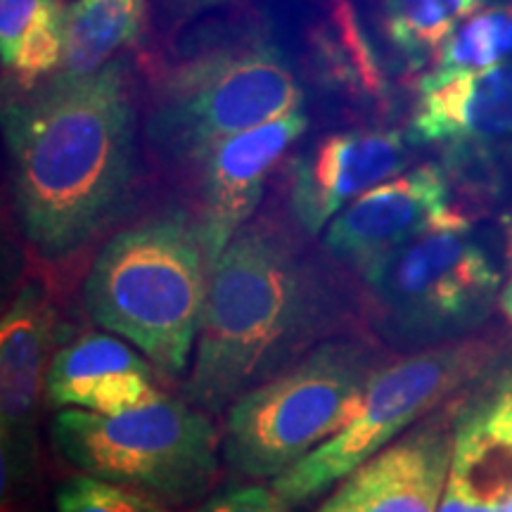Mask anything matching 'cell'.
Returning <instances> with one entry per match:
<instances>
[{
  "label": "cell",
  "instance_id": "6da1fadb",
  "mask_svg": "<svg viewBox=\"0 0 512 512\" xmlns=\"http://www.w3.org/2000/svg\"><path fill=\"white\" fill-rule=\"evenodd\" d=\"M133 126L121 60L91 74L57 72L5 105L19 226L43 259L79 252L124 202Z\"/></svg>",
  "mask_w": 512,
  "mask_h": 512
},
{
  "label": "cell",
  "instance_id": "7a4b0ae2",
  "mask_svg": "<svg viewBox=\"0 0 512 512\" xmlns=\"http://www.w3.org/2000/svg\"><path fill=\"white\" fill-rule=\"evenodd\" d=\"M335 320V306L294 242L264 221L247 223L211 271L183 399L209 415L228 411L330 339Z\"/></svg>",
  "mask_w": 512,
  "mask_h": 512
},
{
  "label": "cell",
  "instance_id": "3957f363",
  "mask_svg": "<svg viewBox=\"0 0 512 512\" xmlns=\"http://www.w3.org/2000/svg\"><path fill=\"white\" fill-rule=\"evenodd\" d=\"M209 280L200 226L169 211L107 240L83 283V306L95 325L131 342L157 373L176 380L190 373Z\"/></svg>",
  "mask_w": 512,
  "mask_h": 512
},
{
  "label": "cell",
  "instance_id": "277c9868",
  "mask_svg": "<svg viewBox=\"0 0 512 512\" xmlns=\"http://www.w3.org/2000/svg\"><path fill=\"white\" fill-rule=\"evenodd\" d=\"M387 358L373 342L339 335L230 403L221 453L230 475L273 482L335 437Z\"/></svg>",
  "mask_w": 512,
  "mask_h": 512
},
{
  "label": "cell",
  "instance_id": "5b68a950",
  "mask_svg": "<svg viewBox=\"0 0 512 512\" xmlns=\"http://www.w3.org/2000/svg\"><path fill=\"white\" fill-rule=\"evenodd\" d=\"M50 434L57 453L81 475L169 508L200 501L219 472V432L209 413L166 394L121 415L64 408L50 422Z\"/></svg>",
  "mask_w": 512,
  "mask_h": 512
},
{
  "label": "cell",
  "instance_id": "8992f818",
  "mask_svg": "<svg viewBox=\"0 0 512 512\" xmlns=\"http://www.w3.org/2000/svg\"><path fill=\"white\" fill-rule=\"evenodd\" d=\"M363 278L370 325L403 354L467 339L501 290V271L467 216L408 242Z\"/></svg>",
  "mask_w": 512,
  "mask_h": 512
},
{
  "label": "cell",
  "instance_id": "52a82bcc",
  "mask_svg": "<svg viewBox=\"0 0 512 512\" xmlns=\"http://www.w3.org/2000/svg\"><path fill=\"white\" fill-rule=\"evenodd\" d=\"M290 62L266 41H242L190 57L164 76L147 117V138L174 159L202 162L249 128L302 112Z\"/></svg>",
  "mask_w": 512,
  "mask_h": 512
},
{
  "label": "cell",
  "instance_id": "ba28073f",
  "mask_svg": "<svg viewBox=\"0 0 512 512\" xmlns=\"http://www.w3.org/2000/svg\"><path fill=\"white\" fill-rule=\"evenodd\" d=\"M496 358L494 344L484 339H460L441 347L406 354L401 361L377 370L358 403L354 418L335 437L309 453L271 486L290 508L347 479L351 472L380 456L415 422L427 418L446 399L477 380Z\"/></svg>",
  "mask_w": 512,
  "mask_h": 512
},
{
  "label": "cell",
  "instance_id": "9c48e42d",
  "mask_svg": "<svg viewBox=\"0 0 512 512\" xmlns=\"http://www.w3.org/2000/svg\"><path fill=\"white\" fill-rule=\"evenodd\" d=\"M57 313L48 287L27 280L0 323V453L3 491L29 484L36 472V422L53 363Z\"/></svg>",
  "mask_w": 512,
  "mask_h": 512
},
{
  "label": "cell",
  "instance_id": "30bf717a",
  "mask_svg": "<svg viewBox=\"0 0 512 512\" xmlns=\"http://www.w3.org/2000/svg\"><path fill=\"white\" fill-rule=\"evenodd\" d=\"M451 185L437 164L389 178L339 211L325 228L323 245L335 259L366 275L380 261L432 228L460 219Z\"/></svg>",
  "mask_w": 512,
  "mask_h": 512
},
{
  "label": "cell",
  "instance_id": "8fae6325",
  "mask_svg": "<svg viewBox=\"0 0 512 512\" xmlns=\"http://www.w3.org/2000/svg\"><path fill=\"white\" fill-rule=\"evenodd\" d=\"M408 145L399 131L332 133L294 162L290 207L306 235H318L339 211L389 178L403 174Z\"/></svg>",
  "mask_w": 512,
  "mask_h": 512
},
{
  "label": "cell",
  "instance_id": "7c38bea8",
  "mask_svg": "<svg viewBox=\"0 0 512 512\" xmlns=\"http://www.w3.org/2000/svg\"><path fill=\"white\" fill-rule=\"evenodd\" d=\"M451 411L422 420L351 472L316 512H439L453 451Z\"/></svg>",
  "mask_w": 512,
  "mask_h": 512
},
{
  "label": "cell",
  "instance_id": "4fadbf2b",
  "mask_svg": "<svg viewBox=\"0 0 512 512\" xmlns=\"http://www.w3.org/2000/svg\"><path fill=\"white\" fill-rule=\"evenodd\" d=\"M306 126V114L292 112L226 138L202 159V211L197 226L211 271L228 242L252 219L268 176Z\"/></svg>",
  "mask_w": 512,
  "mask_h": 512
},
{
  "label": "cell",
  "instance_id": "5bb4252c",
  "mask_svg": "<svg viewBox=\"0 0 512 512\" xmlns=\"http://www.w3.org/2000/svg\"><path fill=\"white\" fill-rule=\"evenodd\" d=\"M413 143L446 145L453 159L512 145V62L484 72L420 79Z\"/></svg>",
  "mask_w": 512,
  "mask_h": 512
},
{
  "label": "cell",
  "instance_id": "9a60e30c",
  "mask_svg": "<svg viewBox=\"0 0 512 512\" xmlns=\"http://www.w3.org/2000/svg\"><path fill=\"white\" fill-rule=\"evenodd\" d=\"M439 512H512V377L456 415Z\"/></svg>",
  "mask_w": 512,
  "mask_h": 512
},
{
  "label": "cell",
  "instance_id": "2e32d148",
  "mask_svg": "<svg viewBox=\"0 0 512 512\" xmlns=\"http://www.w3.org/2000/svg\"><path fill=\"white\" fill-rule=\"evenodd\" d=\"M157 368L117 335L88 332L55 351L46 401L53 408L121 415L162 396Z\"/></svg>",
  "mask_w": 512,
  "mask_h": 512
},
{
  "label": "cell",
  "instance_id": "e0dca14e",
  "mask_svg": "<svg viewBox=\"0 0 512 512\" xmlns=\"http://www.w3.org/2000/svg\"><path fill=\"white\" fill-rule=\"evenodd\" d=\"M147 0H74L67 8L60 72L91 74L138 41Z\"/></svg>",
  "mask_w": 512,
  "mask_h": 512
},
{
  "label": "cell",
  "instance_id": "ac0fdd59",
  "mask_svg": "<svg viewBox=\"0 0 512 512\" xmlns=\"http://www.w3.org/2000/svg\"><path fill=\"white\" fill-rule=\"evenodd\" d=\"M512 62V3L489 5L446 38L420 79L484 72Z\"/></svg>",
  "mask_w": 512,
  "mask_h": 512
},
{
  "label": "cell",
  "instance_id": "d6986e66",
  "mask_svg": "<svg viewBox=\"0 0 512 512\" xmlns=\"http://www.w3.org/2000/svg\"><path fill=\"white\" fill-rule=\"evenodd\" d=\"M489 0H384L382 27L401 55L427 60Z\"/></svg>",
  "mask_w": 512,
  "mask_h": 512
},
{
  "label": "cell",
  "instance_id": "ffe728a7",
  "mask_svg": "<svg viewBox=\"0 0 512 512\" xmlns=\"http://www.w3.org/2000/svg\"><path fill=\"white\" fill-rule=\"evenodd\" d=\"M64 29H67V5L62 0H43L36 22L31 24L27 38L10 74L27 91L36 86L43 76L60 72L64 60Z\"/></svg>",
  "mask_w": 512,
  "mask_h": 512
},
{
  "label": "cell",
  "instance_id": "44dd1931",
  "mask_svg": "<svg viewBox=\"0 0 512 512\" xmlns=\"http://www.w3.org/2000/svg\"><path fill=\"white\" fill-rule=\"evenodd\" d=\"M55 512H176L155 498L91 475L67 477L55 489Z\"/></svg>",
  "mask_w": 512,
  "mask_h": 512
},
{
  "label": "cell",
  "instance_id": "7402d4cb",
  "mask_svg": "<svg viewBox=\"0 0 512 512\" xmlns=\"http://www.w3.org/2000/svg\"><path fill=\"white\" fill-rule=\"evenodd\" d=\"M41 8L43 0H0V60L5 72H10L15 64L19 48Z\"/></svg>",
  "mask_w": 512,
  "mask_h": 512
},
{
  "label": "cell",
  "instance_id": "603a6c76",
  "mask_svg": "<svg viewBox=\"0 0 512 512\" xmlns=\"http://www.w3.org/2000/svg\"><path fill=\"white\" fill-rule=\"evenodd\" d=\"M200 512H292L271 484H238L209 498Z\"/></svg>",
  "mask_w": 512,
  "mask_h": 512
},
{
  "label": "cell",
  "instance_id": "cb8c5ba5",
  "mask_svg": "<svg viewBox=\"0 0 512 512\" xmlns=\"http://www.w3.org/2000/svg\"><path fill=\"white\" fill-rule=\"evenodd\" d=\"M235 3V0H155L159 19L166 24H183L190 19L204 15V12L223 8V5Z\"/></svg>",
  "mask_w": 512,
  "mask_h": 512
},
{
  "label": "cell",
  "instance_id": "d4e9b609",
  "mask_svg": "<svg viewBox=\"0 0 512 512\" xmlns=\"http://www.w3.org/2000/svg\"><path fill=\"white\" fill-rule=\"evenodd\" d=\"M501 306L512 325V242H510V275H508V283H505V287L501 290Z\"/></svg>",
  "mask_w": 512,
  "mask_h": 512
},
{
  "label": "cell",
  "instance_id": "484cf974",
  "mask_svg": "<svg viewBox=\"0 0 512 512\" xmlns=\"http://www.w3.org/2000/svg\"><path fill=\"white\" fill-rule=\"evenodd\" d=\"M508 233H510V242H512V214L508 216Z\"/></svg>",
  "mask_w": 512,
  "mask_h": 512
}]
</instances>
